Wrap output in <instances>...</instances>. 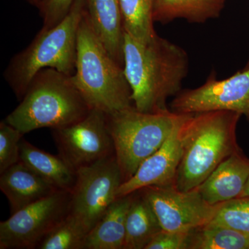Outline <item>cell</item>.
<instances>
[{"instance_id": "cell-19", "label": "cell", "mask_w": 249, "mask_h": 249, "mask_svg": "<svg viewBox=\"0 0 249 249\" xmlns=\"http://www.w3.org/2000/svg\"><path fill=\"white\" fill-rule=\"evenodd\" d=\"M134 194L126 220L124 249H145L162 228L146 199L142 195L135 197Z\"/></svg>"}, {"instance_id": "cell-4", "label": "cell", "mask_w": 249, "mask_h": 249, "mask_svg": "<svg viewBox=\"0 0 249 249\" xmlns=\"http://www.w3.org/2000/svg\"><path fill=\"white\" fill-rule=\"evenodd\" d=\"M21 100L5 121L24 135L44 127H65L83 119L91 109L72 75L52 68L37 73Z\"/></svg>"}, {"instance_id": "cell-18", "label": "cell", "mask_w": 249, "mask_h": 249, "mask_svg": "<svg viewBox=\"0 0 249 249\" xmlns=\"http://www.w3.org/2000/svg\"><path fill=\"white\" fill-rule=\"evenodd\" d=\"M224 0H156L153 18L163 24L176 19L204 23L219 17Z\"/></svg>"}, {"instance_id": "cell-5", "label": "cell", "mask_w": 249, "mask_h": 249, "mask_svg": "<svg viewBox=\"0 0 249 249\" xmlns=\"http://www.w3.org/2000/svg\"><path fill=\"white\" fill-rule=\"evenodd\" d=\"M85 4L86 0H77L61 22L50 29H41L30 45L11 60L5 78L19 99L24 96L34 77L44 69L73 74L77 37Z\"/></svg>"}, {"instance_id": "cell-21", "label": "cell", "mask_w": 249, "mask_h": 249, "mask_svg": "<svg viewBox=\"0 0 249 249\" xmlns=\"http://www.w3.org/2000/svg\"><path fill=\"white\" fill-rule=\"evenodd\" d=\"M189 249H249V235L209 223L192 232Z\"/></svg>"}, {"instance_id": "cell-9", "label": "cell", "mask_w": 249, "mask_h": 249, "mask_svg": "<svg viewBox=\"0 0 249 249\" xmlns=\"http://www.w3.org/2000/svg\"><path fill=\"white\" fill-rule=\"evenodd\" d=\"M53 130L59 155L76 170L114 154L107 114L99 109H91L79 121Z\"/></svg>"}, {"instance_id": "cell-2", "label": "cell", "mask_w": 249, "mask_h": 249, "mask_svg": "<svg viewBox=\"0 0 249 249\" xmlns=\"http://www.w3.org/2000/svg\"><path fill=\"white\" fill-rule=\"evenodd\" d=\"M241 116L231 111L188 114L180 129L182 154L177 189H196L224 160L241 150L236 137Z\"/></svg>"}, {"instance_id": "cell-27", "label": "cell", "mask_w": 249, "mask_h": 249, "mask_svg": "<svg viewBox=\"0 0 249 249\" xmlns=\"http://www.w3.org/2000/svg\"><path fill=\"white\" fill-rule=\"evenodd\" d=\"M249 197V177L247 182L246 183L245 189L242 192V195H241L240 197Z\"/></svg>"}, {"instance_id": "cell-29", "label": "cell", "mask_w": 249, "mask_h": 249, "mask_svg": "<svg viewBox=\"0 0 249 249\" xmlns=\"http://www.w3.org/2000/svg\"><path fill=\"white\" fill-rule=\"evenodd\" d=\"M245 68H249V58L248 62H247V65H246V67H245Z\"/></svg>"}, {"instance_id": "cell-6", "label": "cell", "mask_w": 249, "mask_h": 249, "mask_svg": "<svg viewBox=\"0 0 249 249\" xmlns=\"http://www.w3.org/2000/svg\"><path fill=\"white\" fill-rule=\"evenodd\" d=\"M186 115L170 109L141 112L134 107L107 115L114 154L124 181L162 146Z\"/></svg>"}, {"instance_id": "cell-17", "label": "cell", "mask_w": 249, "mask_h": 249, "mask_svg": "<svg viewBox=\"0 0 249 249\" xmlns=\"http://www.w3.org/2000/svg\"><path fill=\"white\" fill-rule=\"evenodd\" d=\"M20 160L57 189L70 192L73 190L77 170L61 156L52 155L22 139Z\"/></svg>"}, {"instance_id": "cell-1", "label": "cell", "mask_w": 249, "mask_h": 249, "mask_svg": "<svg viewBox=\"0 0 249 249\" xmlns=\"http://www.w3.org/2000/svg\"><path fill=\"white\" fill-rule=\"evenodd\" d=\"M124 59L134 108L144 113L168 110L167 101L181 91L188 75L186 51L158 35L142 42L124 32Z\"/></svg>"}, {"instance_id": "cell-12", "label": "cell", "mask_w": 249, "mask_h": 249, "mask_svg": "<svg viewBox=\"0 0 249 249\" xmlns=\"http://www.w3.org/2000/svg\"><path fill=\"white\" fill-rule=\"evenodd\" d=\"M188 114L178 123L162 146L142 162L133 176L123 182L118 190L117 198L146 187L175 186L182 154L180 129Z\"/></svg>"}, {"instance_id": "cell-7", "label": "cell", "mask_w": 249, "mask_h": 249, "mask_svg": "<svg viewBox=\"0 0 249 249\" xmlns=\"http://www.w3.org/2000/svg\"><path fill=\"white\" fill-rule=\"evenodd\" d=\"M124 181L115 154L77 170L70 214L89 232L117 199Z\"/></svg>"}, {"instance_id": "cell-30", "label": "cell", "mask_w": 249, "mask_h": 249, "mask_svg": "<svg viewBox=\"0 0 249 249\" xmlns=\"http://www.w3.org/2000/svg\"><path fill=\"white\" fill-rule=\"evenodd\" d=\"M224 1H225V0H224Z\"/></svg>"}, {"instance_id": "cell-28", "label": "cell", "mask_w": 249, "mask_h": 249, "mask_svg": "<svg viewBox=\"0 0 249 249\" xmlns=\"http://www.w3.org/2000/svg\"><path fill=\"white\" fill-rule=\"evenodd\" d=\"M29 1L31 3V4L36 5L37 7H38L39 3H40V0H29Z\"/></svg>"}, {"instance_id": "cell-3", "label": "cell", "mask_w": 249, "mask_h": 249, "mask_svg": "<svg viewBox=\"0 0 249 249\" xmlns=\"http://www.w3.org/2000/svg\"><path fill=\"white\" fill-rule=\"evenodd\" d=\"M72 80L91 109L111 115L134 107L124 67L111 56L95 34L86 9L78 31Z\"/></svg>"}, {"instance_id": "cell-11", "label": "cell", "mask_w": 249, "mask_h": 249, "mask_svg": "<svg viewBox=\"0 0 249 249\" xmlns=\"http://www.w3.org/2000/svg\"><path fill=\"white\" fill-rule=\"evenodd\" d=\"M140 191L162 230L167 231H191L204 227L213 220L219 206L206 202L196 189L181 191L175 186H150Z\"/></svg>"}, {"instance_id": "cell-13", "label": "cell", "mask_w": 249, "mask_h": 249, "mask_svg": "<svg viewBox=\"0 0 249 249\" xmlns=\"http://www.w3.org/2000/svg\"><path fill=\"white\" fill-rule=\"evenodd\" d=\"M249 177V159L242 151L224 160L196 188L206 202L223 204L240 197Z\"/></svg>"}, {"instance_id": "cell-14", "label": "cell", "mask_w": 249, "mask_h": 249, "mask_svg": "<svg viewBox=\"0 0 249 249\" xmlns=\"http://www.w3.org/2000/svg\"><path fill=\"white\" fill-rule=\"evenodd\" d=\"M0 175V189L9 201L11 214L59 191L21 160Z\"/></svg>"}, {"instance_id": "cell-26", "label": "cell", "mask_w": 249, "mask_h": 249, "mask_svg": "<svg viewBox=\"0 0 249 249\" xmlns=\"http://www.w3.org/2000/svg\"><path fill=\"white\" fill-rule=\"evenodd\" d=\"M191 231H160L145 249H189Z\"/></svg>"}, {"instance_id": "cell-22", "label": "cell", "mask_w": 249, "mask_h": 249, "mask_svg": "<svg viewBox=\"0 0 249 249\" xmlns=\"http://www.w3.org/2000/svg\"><path fill=\"white\" fill-rule=\"evenodd\" d=\"M85 226L69 213L41 242L40 249H84L88 234Z\"/></svg>"}, {"instance_id": "cell-24", "label": "cell", "mask_w": 249, "mask_h": 249, "mask_svg": "<svg viewBox=\"0 0 249 249\" xmlns=\"http://www.w3.org/2000/svg\"><path fill=\"white\" fill-rule=\"evenodd\" d=\"M24 134L2 121L0 124V173L20 160V144Z\"/></svg>"}, {"instance_id": "cell-8", "label": "cell", "mask_w": 249, "mask_h": 249, "mask_svg": "<svg viewBox=\"0 0 249 249\" xmlns=\"http://www.w3.org/2000/svg\"><path fill=\"white\" fill-rule=\"evenodd\" d=\"M71 192L59 190L0 222V249L37 248L70 213Z\"/></svg>"}, {"instance_id": "cell-20", "label": "cell", "mask_w": 249, "mask_h": 249, "mask_svg": "<svg viewBox=\"0 0 249 249\" xmlns=\"http://www.w3.org/2000/svg\"><path fill=\"white\" fill-rule=\"evenodd\" d=\"M124 31L142 42L152 40L157 33L153 14L156 0H119Z\"/></svg>"}, {"instance_id": "cell-25", "label": "cell", "mask_w": 249, "mask_h": 249, "mask_svg": "<svg viewBox=\"0 0 249 249\" xmlns=\"http://www.w3.org/2000/svg\"><path fill=\"white\" fill-rule=\"evenodd\" d=\"M77 0H40L38 8L43 18L42 29H49L61 22Z\"/></svg>"}, {"instance_id": "cell-15", "label": "cell", "mask_w": 249, "mask_h": 249, "mask_svg": "<svg viewBox=\"0 0 249 249\" xmlns=\"http://www.w3.org/2000/svg\"><path fill=\"white\" fill-rule=\"evenodd\" d=\"M86 14L95 34L124 67V29L119 0H86Z\"/></svg>"}, {"instance_id": "cell-10", "label": "cell", "mask_w": 249, "mask_h": 249, "mask_svg": "<svg viewBox=\"0 0 249 249\" xmlns=\"http://www.w3.org/2000/svg\"><path fill=\"white\" fill-rule=\"evenodd\" d=\"M171 111L181 114L231 111L249 120V68L217 80L212 73L199 88L181 91L171 103Z\"/></svg>"}, {"instance_id": "cell-23", "label": "cell", "mask_w": 249, "mask_h": 249, "mask_svg": "<svg viewBox=\"0 0 249 249\" xmlns=\"http://www.w3.org/2000/svg\"><path fill=\"white\" fill-rule=\"evenodd\" d=\"M211 224L227 227L249 235V197H239L219 204Z\"/></svg>"}, {"instance_id": "cell-16", "label": "cell", "mask_w": 249, "mask_h": 249, "mask_svg": "<svg viewBox=\"0 0 249 249\" xmlns=\"http://www.w3.org/2000/svg\"><path fill=\"white\" fill-rule=\"evenodd\" d=\"M133 194L117 198L87 235L84 249H124Z\"/></svg>"}]
</instances>
